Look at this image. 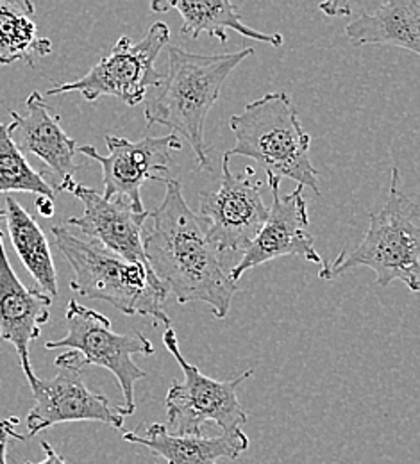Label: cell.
I'll return each mask as SVG.
<instances>
[{"mask_svg":"<svg viewBox=\"0 0 420 464\" xmlns=\"http://www.w3.org/2000/svg\"><path fill=\"white\" fill-rule=\"evenodd\" d=\"M165 184L161 206L149 213L152 227L142 234L147 263L167 295H174L180 304L204 302L215 318L224 320L237 283L224 268L222 252L202 220L186 204L180 182L165 179Z\"/></svg>","mask_w":420,"mask_h":464,"instance_id":"obj_1","label":"cell"},{"mask_svg":"<svg viewBox=\"0 0 420 464\" xmlns=\"http://www.w3.org/2000/svg\"><path fill=\"white\" fill-rule=\"evenodd\" d=\"M167 49L169 72L143 99L147 127L165 125L174 134H181L195 154L197 170H211L210 149L204 141L206 118L217 104L230 73L254 51L202 56L178 45H167Z\"/></svg>","mask_w":420,"mask_h":464,"instance_id":"obj_2","label":"cell"},{"mask_svg":"<svg viewBox=\"0 0 420 464\" xmlns=\"http://www.w3.org/2000/svg\"><path fill=\"white\" fill-rule=\"evenodd\" d=\"M360 266L376 274V285L381 288L401 281L414 293L420 290L419 206L401 189L397 169L392 170L386 202L370 215L360 245L351 252H340L333 263H324L318 277L335 281Z\"/></svg>","mask_w":420,"mask_h":464,"instance_id":"obj_3","label":"cell"},{"mask_svg":"<svg viewBox=\"0 0 420 464\" xmlns=\"http://www.w3.org/2000/svg\"><path fill=\"white\" fill-rule=\"evenodd\" d=\"M53 236L72 266L70 288L77 295L104 300L123 314L151 316L156 324L171 327L165 311L169 295L149 265L127 261L97 241H83L63 226H54Z\"/></svg>","mask_w":420,"mask_h":464,"instance_id":"obj_4","label":"cell"},{"mask_svg":"<svg viewBox=\"0 0 420 464\" xmlns=\"http://www.w3.org/2000/svg\"><path fill=\"white\" fill-rule=\"evenodd\" d=\"M230 125L237 143L226 154L254 160L269 184L290 179L320 195L317 170L309 161L311 140L287 93H267L249 102L241 115L231 116Z\"/></svg>","mask_w":420,"mask_h":464,"instance_id":"obj_5","label":"cell"},{"mask_svg":"<svg viewBox=\"0 0 420 464\" xmlns=\"http://www.w3.org/2000/svg\"><path fill=\"white\" fill-rule=\"evenodd\" d=\"M66 336L58 342H47V350L70 348L54 364H73L79 370L88 366H103L112 372L119 382L123 402L117 407L122 416L134 414V384L147 377L136 362L134 355H152L154 347L143 333H115L108 316L70 300L64 313Z\"/></svg>","mask_w":420,"mask_h":464,"instance_id":"obj_6","label":"cell"},{"mask_svg":"<svg viewBox=\"0 0 420 464\" xmlns=\"http://www.w3.org/2000/svg\"><path fill=\"white\" fill-rule=\"evenodd\" d=\"M163 343L184 373L182 382L172 381L165 399L172 434L200 436L208 423H215L222 432L241 430L249 416L239 401V386L254 375V370L243 372L237 379L215 381L184 359L172 327L163 334Z\"/></svg>","mask_w":420,"mask_h":464,"instance_id":"obj_7","label":"cell"},{"mask_svg":"<svg viewBox=\"0 0 420 464\" xmlns=\"http://www.w3.org/2000/svg\"><path fill=\"white\" fill-rule=\"evenodd\" d=\"M171 44V29L163 22H156L143 40L132 42L122 36L112 53L101 59L90 72L73 81L54 84L47 92L49 97L79 92L88 102L110 95L121 99L127 106H136L143 102L147 92L158 86L163 75L156 70L154 61L158 54Z\"/></svg>","mask_w":420,"mask_h":464,"instance_id":"obj_8","label":"cell"},{"mask_svg":"<svg viewBox=\"0 0 420 464\" xmlns=\"http://www.w3.org/2000/svg\"><path fill=\"white\" fill-rule=\"evenodd\" d=\"M230 154L222 158V182L217 191H200L199 218L220 252H243L267 220L263 184L252 180L254 169L235 174Z\"/></svg>","mask_w":420,"mask_h":464,"instance_id":"obj_9","label":"cell"},{"mask_svg":"<svg viewBox=\"0 0 420 464\" xmlns=\"http://www.w3.org/2000/svg\"><path fill=\"white\" fill-rule=\"evenodd\" d=\"M106 145L110 149L108 156H101L95 147L84 145L77 147V152L95 160L103 169V184L106 198L125 197L136 213H143L142 186L147 180L165 182L169 165L174 160V152L181 150L178 134L167 136H145L140 141H129L125 138L108 134Z\"/></svg>","mask_w":420,"mask_h":464,"instance_id":"obj_10","label":"cell"},{"mask_svg":"<svg viewBox=\"0 0 420 464\" xmlns=\"http://www.w3.org/2000/svg\"><path fill=\"white\" fill-rule=\"evenodd\" d=\"M60 370L53 379H34L29 386L34 395V407L27 414V436L33 438L54 425L70 421H101L113 429L123 427V416L110 401L92 392L83 372L73 364H56Z\"/></svg>","mask_w":420,"mask_h":464,"instance_id":"obj_11","label":"cell"},{"mask_svg":"<svg viewBox=\"0 0 420 464\" xmlns=\"http://www.w3.org/2000/svg\"><path fill=\"white\" fill-rule=\"evenodd\" d=\"M272 206L265 224L261 226L256 237L243 250L240 263L230 272V277L239 283L243 274L249 270L274 261L285 256H299L315 265H324L322 257L315 248V239L308 232V206L302 197V186L288 193H279V182H270Z\"/></svg>","mask_w":420,"mask_h":464,"instance_id":"obj_12","label":"cell"},{"mask_svg":"<svg viewBox=\"0 0 420 464\" xmlns=\"http://www.w3.org/2000/svg\"><path fill=\"white\" fill-rule=\"evenodd\" d=\"M27 113L11 111L7 125L9 136L18 150L27 156H36L45 163L54 191H68L75 186L73 174L81 169L75 163L77 143L63 130L60 115L44 101L38 92H33L25 101Z\"/></svg>","mask_w":420,"mask_h":464,"instance_id":"obj_13","label":"cell"},{"mask_svg":"<svg viewBox=\"0 0 420 464\" xmlns=\"http://www.w3.org/2000/svg\"><path fill=\"white\" fill-rule=\"evenodd\" d=\"M70 193L83 202L84 211L81 217L68 218L66 226L77 227L92 241L101 243L127 261L149 265L142 239L143 224L149 218L147 211L136 213L125 197L106 198L97 189L77 182Z\"/></svg>","mask_w":420,"mask_h":464,"instance_id":"obj_14","label":"cell"},{"mask_svg":"<svg viewBox=\"0 0 420 464\" xmlns=\"http://www.w3.org/2000/svg\"><path fill=\"white\" fill-rule=\"evenodd\" d=\"M51 295L22 285L9 265L0 231V338L16 350L29 384L36 379L29 345L40 338L42 327L51 320Z\"/></svg>","mask_w":420,"mask_h":464,"instance_id":"obj_15","label":"cell"},{"mask_svg":"<svg viewBox=\"0 0 420 464\" xmlns=\"http://www.w3.org/2000/svg\"><path fill=\"white\" fill-rule=\"evenodd\" d=\"M123 441L142 445L167 464H217V459H239L249 449V438L239 432H222L215 438L172 434L163 423H142L122 434Z\"/></svg>","mask_w":420,"mask_h":464,"instance_id":"obj_16","label":"cell"},{"mask_svg":"<svg viewBox=\"0 0 420 464\" xmlns=\"http://www.w3.org/2000/svg\"><path fill=\"white\" fill-rule=\"evenodd\" d=\"M151 9L154 13H169L176 9L182 16L181 34L191 40L208 34L220 44H228V29H233L254 42L269 44L272 47L283 45L281 34H265L245 25L233 0H152Z\"/></svg>","mask_w":420,"mask_h":464,"instance_id":"obj_17","label":"cell"},{"mask_svg":"<svg viewBox=\"0 0 420 464\" xmlns=\"http://www.w3.org/2000/svg\"><path fill=\"white\" fill-rule=\"evenodd\" d=\"M355 47L390 45L420 54L419 0H386L374 13H361L346 27Z\"/></svg>","mask_w":420,"mask_h":464,"instance_id":"obj_18","label":"cell"},{"mask_svg":"<svg viewBox=\"0 0 420 464\" xmlns=\"http://www.w3.org/2000/svg\"><path fill=\"white\" fill-rule=\"evenodd\" d=\"M4 220L7 224V232L11 245L18 254L20 261L36 281L38 288L56 296L58 295V276L53 261V252L49 241L36 220L11 197H5Z\"/></svg>","mask_w":420,"mask_h":464,"instance_id":"obj_19","label":"cell"},{"mask_svg":"<svg viewBox=\"0 0 420 464\" xmlns=\"http://www.w3.org/2000/svg\"><path fill=\"white\" fill-rule=\"evenodd\" d=\"M33 0H0V66L25 61L34 66L38 58L53 53V44L38 36Z\"/></svg>","mask_w":420,"mask_h":464,"instance_id":"obj_20","label":"cell"},{"mask_svg":"<svg viewBox=\"0 0 420 464\" xmlns=\"http://www.w3.org/2000/svg\"><path fill=\"white\" fill-rule=\"evenodd\" d=\"M34 193L54 198L56 191L44 175L38 174L18 150L7 125L0 123V193Z\"/></svg>","mask_w":420,"mask_h":464,"instance_id":"obj_21","label":"cell"},{"mask_svg":"<svg viewBox=\"0 0 420 464\" xmlns=\"http://www.w3.org/2000/svg\"><path fill=\"white\" fill-rule=\"evenodd\" d=\"M18 418L11 416L0 421V464H7V445L11 440H18V441H25L27 438L20 432H16V425H18Z\"/></svg>","mask_w":420,"mask_h":464,"instance_id":"obj_22","label":"cell"},{"mask_svg":"<svg viewBox=\"0 0 420 464\" xmlns=\"http://www.w3.org/2000/svg\"><path fill=\"white\" fill-rule=\"evenodd\" d=\"M320 11L326 16H347L351 14V0H322Z\"/></svg>","mask_w":420,"mask_h":464,"instance_id":"obj_23","label":"cell"},{"mask_svg":"<svg viewBox=\"0 0 420 464\" xmlns=\"http://www.w3.org/2000/svg\"><path fill=\"white\" fill-rule=\"evenodd\" d=\"M42 449H44V452H45V459H44L42 463H31V461H27V463L24 464H66V461L61 458L60 454L51 447L49 441H42Z\"/></svg>","mask_w":420,"mask_h":464,"instance_id":"obj_24","label":"cell"},{"mask_svg":"<svg viewBox=\"0 0 420 464\" xmlns=\"http://www.w3.org/2000/svg\"><path fill=\"white\" fill-rule=\"evenodd\" d=\"M36 209H38V213H40L42 217H45V218L54 217V198L38 195V198H36Z\"/></svg>","mask_w":420,"mask_h":464,"instance_id":"obj_25","label":"cell"},{"mask_svg":"<svg viewBox=\"0 0 420 464\" xmlns=\"http://www.w3.org/2000/svg\"><path fill=\"white\" fill-rule=\"evenodd\" d=\"M4 220V209H0V222Z\"/></svg>","mask_w":420,"mask_h":464,"instance_id":"obj_26","label":"cell"}]
</instances>
